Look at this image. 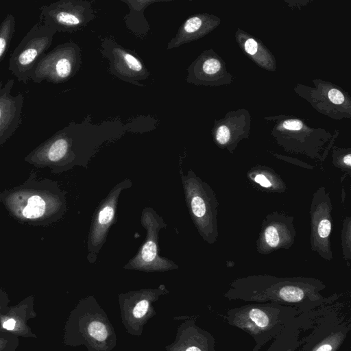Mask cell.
<instances>
[{
	"instance_id": "cell-1",
	"label": "cell",
	"mask_w": 351,
	"mask_h": 351,
	"mask_svg": "<svg viewBox=\"0 0 351 351\" xmlns=\"http://www.w3.org/2000/svg\"><path fill=\"white\" fill-rule=\"evenodd\" d=\"M300 315L292 306L271 302H258L236 306L223 316L231 326L247 333L260 347L276 339L287 324Z\"/></svg>"
},
{
	"instance_id": "cell-2",
	"label": "cell",
	"mask_w": 351,
	"mask_h": 351,
	"mask_svg": "<svg viewBox=\"0 0 351 351\" xmlns=\"http://www.w3.org/2000/svg\"><path fill=\"white\" fill-rule=\"evenodd\" d=\"M322 305L308 313L310 332L300 339L297 351H338L350 330V324L335 308Z\"/></svg>"
},
{
	"instance_id": "cell-3",
	"label": "cell",
	"mask_w": 351,
	"mask_h": 351,
	"mask_svg": "<svg viewBox=\"0 0 351 351\" xmlns=\"http://www.w3.org/2000/svg\"><path fill=\"white\" fill-rule=\"evenodd\" d=\"M225 297L229 300L278 303L294 307L300 314L308 313L326 302L324 298L313 287L291 283L271 287L234 289L228 292Z\"/></svg>"
},
{
	"instance_id": "cell-4",
	"label": "cell",
	"mask_w": 351,
	"mask_h": 351,
	"mask_svg": "<svg viewBox=\"0 0 351 351\" xmlns=\"http://www.w3.org/2000/svg\"><path fill=\"white\" fill-rule=\"evenodd\" d=\"M141 223L145 230V238L136 255L123 267L147 272L167 271L178 268L173 261L160 256L158 251L160 231L167 226L162 217L151 207L143 209Z\"/></svg>"
},
{
	"instance_id": "cell-5",
	"label": "cell",
	"mask_w": 351,
	"mask_h": 351,
	"mask_svg": "<svg viewBox=\"0 0 351 351\" xmlns=\"http://www.w3.org/2000/svg\"><path fill=\"white\" fill-rule=\"evenodd\" d=\"M56 32L40 22L34 24L12 53L8 70L24 84L31 80L32 73L50 47Z\"/></svg>"
},
{
	"instance_id": "cell-6",
	"label": "cell",
	"mask_w": 351,
	"mask_h": 351,
	"mask_svg": "<svg viewBox=\"0 0 351 351\" xmlns=\"http://www.w3.org/2000/svg\"><path fill=\"white\" fill-rule=\"evenodd\" d=\"M81 64L79 46L69 42L60 44L46 53L36 66L31 80L40 84H60L68 81L77 72Z\"/></svg>"
},
{
	"instance_id": "cell-7",
	"label": "cell",
	"mask_w": 351,
	"mask_h": 351,
	"mask_svg": "<svg viewBox=\"0 0 351 351\" xmlns=\"http://www.w3.org/2000/svg\"><path fill=\"white\" fill-rule=\"evenodd\" d=\"M132 183L125 178L113 186L96 208L93 216L88 237L87 259L90 263L96 262L97 256L105 243L110 228L117 220V209L121 192L131 187Z\"/></svg>"
},
{
	"instance_id": "cell-8",
	"label": "cell",
	"mask_w": 351,
	"mask_h": 351,
	"mask_svg": "<svg viewBox=\"0 0 351 351\" xmlns=\"http://www.w3.org/2000/svg\"><path fill=\"white\" fill-rule=\"evenodd\" d=\"M39 22L56 32H74L84 27L94 17L90 2L60 0L40 8Z\"/></svg>"
},
{
	"instance_id": "cell-9",
	"label": "cell",
	"mask_w": 351,
	"mask_h": 351,
	"mask_svg": "<svg viewBox=\"0 0 351 351\" xmlns=\"http://www.w3.org/2000/svg\"><path fill=\"white\" fill-rule=\"evenodd\" d=\"M83 132V126L70 123L37 148L34 156H45L51 162L73 161L82 151Z\"/></svg>"
},
{
	"instance_id": "cell-10",
	"label": "cell",
	"mask_w": 351,
	"mask_h": 351,
	"mask_svg": "<svg viewBox=\"0 0 351 351\" xmlns=\"http://www.w3.org/2000/svg\"><path fill=\"white\" fill-rule=\"evenodd\" d=\"M103 54L110 62L111 73L122 80L134 84L147 78L149 71L141 59L120 45L107 40L102 45Z\"/></svg>"
},
{
	"instance_id": "cell-11",
	"label": "cell",
	"mask_w": 351,
	"mask_h": 351,
	"mask_svg": "<svg viewBox=\"0 0 351 351\" xmlns=\"http://www.w3.org/2000/svg\"><path fill=\"white\" fill-rule=\"evenodd\" d=\"M14 84L9 79L0 90V145L8 139L22 123L24 95L12 93Z\"/></svg>"
},
{
	"instance_id": "cell-12",
	"label": "cell",
	"mask_w": 351,
	"mask_h": 351,
	"mask_svg": "<svg viewBox=\"0 0 351 351\" xmlns=\"http://www.w3.org/2000/svg\"><path fill=\"white\" fill-rule=\"evenodd\" d=\"M213 27V21L210 16L204 14L192 16L182 24L176 36L168 43L167 49L198 39L209 32Z\"/></svg>"
},
{
	"instance_id": "cell-13",
	"label": "cell",
	"mask_w": 351,
	"mask_h": 351,
	"mask_svg": "<svg viewBox=\"0 0 351 351\" xmlns=\"http://www.w3.org/2000/svg\"><path fill=\"white\" fill-rule=\"evenodd\" d=\"M187 81L196 84L214 82L222 71L221 62L217 58L202 53L189 68Z\"/></svg>"
},
{
	"instance_id": "cell-14",
	"label": "cell",
	"mask_w": 351,
	"mask_h": 351,
	"mask_svg": "<svg viewBox=\"0 0 351 351\" xmlns=\"http://www.w3.org/2000/svg\"><path fill=\"white\" fill-rule=\"evenodd\" d=\"M307 314H300L290 322L265 351H297L300 335L307 321Z\"/></svg>"
},
{
	"instance_id": "cell-15",
	"label": "cell",
	"mask_w": 351,
	"mask_h": 351,
	"mask_svg": "<svg viewBox=\"0 0 351 351\" xmlns=\"http://www.w3.org/2000/svg\"><path fill=\"white\" fill-rule=\"evenodd\" d=\"M128 5L130 12L126 16L125 23L128 28L136 34H145L149 27L144 17L143 12L147 6L155 1H124Z\"/></svg>"
},
{
	"instance_id": "cell-16",
	"label": "cell",
	"mask_w": 351,
	"mask_h": 351,
	"mask_svg": "<svg viewBox=\"0 0 351 351\" xmlns=\"http://www.w3.org/2000/svg\"><path fill=\"white\" fill-rule=\"evenodd\" d=\"M15 17L8 14L0 23V62L6 54L15 32Z\"/></svg>"
},
{
	"instance_id": "cell-17",
	"label": "cell",
	"mask_w": 351,
	"mask_h": 351,
	"mask_svg": "<svg viewBox=\"0 0 351 351\" xmlns=\"http://www.w3.org/2000/svg\"><path fill=\"white\" fill-rule=\"evenodd\" d=\"M45 208V202L41 197L32 195L27 198L23 203L21 213L27 219H36L43 216Z\"/></svg>"
},
{
	"instance_id": "cell-18",
	"label": "cell",
	"mask_w": 351,
	"mask_h": 351,
	"mask_svg": "<svg viewBox=\"0 0 351 351\" xmlns=\"http://www.w3.org/2000/svg\"><path fill=\"white\" fill-rule=\"evenodd\" d=\"M243 48L246 53L253 56L254 60H258L259 63L261 61V56L263 54V49L260 47L259 43L252 38H247L244 41Z\"/></svg>"
},
{
	"instance_id": "cell-19",
	"label": "cell",
	"mask_w": 351,
	"mask_h": 351,
	"mask_svg": "<svg viewBox=\"0 0 351 351\" xmlns=\"http://www.w3.org/2000/svg\"><path fill=\"white\" fill-rule=\"evenodd\" d=\"M88 332L95 339L101 341L108 337V331L106 326L101 322H95L89 326Z\"/></svg>"
},
{
	"instance_id": "cell-20",
	"label": "cell",
	"mask_w": 351,
	"mask_h": 351,
	"mask_svg": "<svg viewBox=\"0 0 351 351\" xmlns=\"http://www.w3.org/2000/svg\"><path fill=\"white\" fill-rule=\"evenodd\" d=\"M265 237L267 243L271 247H276L278 245L279 243V237L277 232V230L274 226L268 227L265 232Z\"/></svg>"
},
{
	"instance_id": "cell-21",
	"label": "cell",
	"mask_w": 351,
	"mask_h": 351,
	"mask_svg": "<svg viewBox=\"0 0 351 351\" xmlns=\"http://www.w3.org/2000/svg\"><path fill=\"white\" fill-rule=\"evenodd\" d=\"M230 130L226 125H220L217 128L215 133L217 141L221 145L226 144L230 139Z\"/></svg>"
},
{
	"instance_id": "cell-22",
	"label": "cell",
	"mask_w": 351,
	"mask_h": 351,
	"mask_svg": "<svg viewBox=\"0 0 351 351\" xmlns=\"http://www.w3.org/2000/svg\"><path fill=\"white\" fill-rule=\"evenodd\" d=\"M149 307V302L146 300H143L138 302L134 310L133 315L136 318H141L143 317L147 311Z\"/></svg>"
},
{
	"instance_id": "cell-23",
	"label": "cell",
	"mask_w": 351,
	"mask_h": 351,
	"mask_svg": "<svg viewBox=\"0 0 351 351\" xmlns=\"http://www.w3.org/2000/svg\"><path fill=\"white\" fill-rule=\"evenodd\" d=\"M328 97L330 101L335 104H341L345 101L343 93L337 88H331L328 92Z\"/></svg>"
},
{
	"instance_id": "cell-24",
	"label": "cell",
	"mask_w": 351,
	"mask_h": 351,
	"mask_svg": "<svg viewBox=\"0 0 351 351\" xmlns=\"http://www.w3.org/2000/svg\"><path fill=\"white\" fill-rule=\"evenodd\" d=\"M331 225L328 219H323L320 221L318 226V234L320 237L326 238L330 232Z\"/></svg>"
},
{
	"instance_id": "cell-25",
	"label": "cell",
	"mask_w": 351,
	"mask_h": 351,
	"mask_svg": "<svg viewBox=\"0 0 351 351\" xmlns=\"http://www.w3.org/2000/svg\"><path fill=\"white\" fill-rule=\"evenodd\" d=\"M283 127L290 130H300L302 128L303 124L299 120H287L283 122Z\"/></svg>"
},
{
	"instance_id": "cell-26",
	"label": "cell",
	"mask_w": 351,
	"mask_h": 351,
	"mask_svg": "<svg viewBox=\"0 0 351 351\" xmlns=\"http://www.w3.org/2000/svg\"><path fill=\"white\" fill-rule=\"evenodd\" d=\"M254 180L264 187H269L271 186V182L262 174L256 176Z\"/></svg>"
},
{
	"instance_id": "cell-27",
	"label": "cell",
	"mask_w": 351,
	"mask_h": 351,
	"mask_svg": "<svg viewBox=\"0 0 351 351\" xmlns=\"http://www.w3.org/2000/svg\"><path fill=\"white\" fill-rule=\"evenodd\" d=\"M16 324V321L14 318L11 317L5 320L2 324V327L5 330H12L15 328Z\"/></svg>"
},
{
	"instance_id": "cell-28",
	"label": "cell",
	"mask_w": 351,
	"mask_h": 351,
	"mask_svg": "<svg viewBox=\"0 0 351 351\" xmlns=\"http://www.w3.org/2000/svg\"><path fill=\"white\" fill-rule=\"evenodd\" d=\"M343 162L346 165L350 166L351 164V155L349 154L343 158Z\"/></svg>"
},
{
	"instance_id": "cell-29",
	"label": "cell",
	"mask_w": 351,
	"mask_h": 351,
	"mask_svg": "<svg viewBox=\"0 0 351 351\" xmlns=\"http://www.w3.org/2000/svg\"><path fill=\"white\" fill-rule=\"evenodd\" d=\"M3 84L2 81H1V80H0V90H1V87L3 86Z\"/></svg>"
},
{
	"instance_id": "cell-30",
	"label": "cell",
	"mask_w": 351,
	"mask_h": 351,
	"mask_svg": "<svg viewBox=\"0 0 351 351\" xmlns=\"http://www.w3.org/2000/svg\"><path fill=\"white\" fill-rule=\"evenodd\" d=\"M344 351H348V350H344Z\"/></svg>"
}]
</instances>
